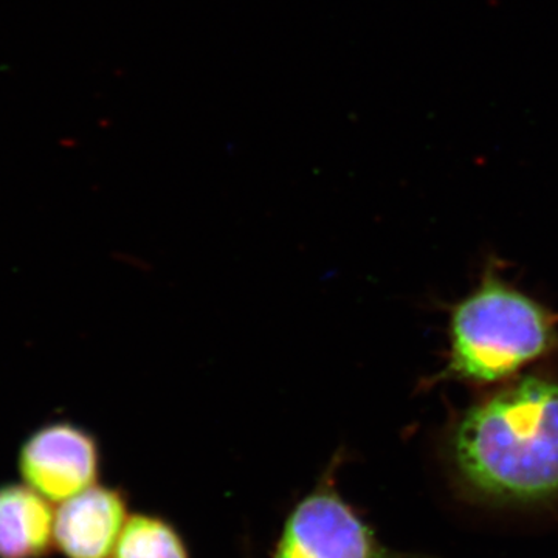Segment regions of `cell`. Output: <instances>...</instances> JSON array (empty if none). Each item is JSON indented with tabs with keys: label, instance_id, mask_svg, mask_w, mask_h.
Returning a JSON list of instances; mask_svg holds the SVG:
<instances>
[{
	"label": "cell",
	"instance_id": "cell-3",
	"mask_svg": "<svg viewBox=\"0 0 558 558\" xmlns=\"http://www.w3.org/2000/svg\"><path fill=\"white\" fill-rule=\"evenodd\" d=\"M330 462L310 494L290 509L271 558H411L380 542L359 510L341 497Z\"/></svg>",
	"mask_w": 558,
	"mask_h": 558
},
{
	"label": "cell",
	"instance_id": "cell-6",
	"mask_svg": "<svg viewBox=\"0 0 558 558\" xmlns=\"http://www.w3.org/2000/svg\"><path fill=\"white\" fill-rule=\"evenodd\" d=\"M27 484H0V558H47L54 549V512Z\"/></svg>",
	"mask_w": 558,
	"mask_h": 558
},
{
	"label": "cell",
	"instance_id": "cell-2",
	"mask_svg": "<svg viewBox=\"0 0 558 558\" xmlns=\"http://www.w3.org/2000/svg\"><path fill=\"white\" fill-rule=\"evenodd\" d=\"M556 319L542 304L488 274L450 318L449 373L494 384L548 354Z\"/></svg>",
	"mask_w": 558,
	"mask_h": 558
},
{
	"label": "cell",
	"instance_id": "cell-1",
	"mask_svg": "<svg viewBox=\"0 0 558 558\" xmlns=\"http://www.w3.org/2000/svg\"><path fill=\"white\" fill-rule=\"evenodd\" d=\"M454 483L473 501L538 508L558 499V381L524 377L465 411L450 432Z\"/></svg>",
	"mask_w": 558,
	"mask_h": 558
},
{
	"label": "cell",
	"instance_id": "cell-5",
	"mask_svg": "<svg viewBox=\"0 0 558 558\" xmlns=\"http://www.w3.org/2000/svg\"><path fill=\"white\" fill-rule=\"evenodd\" d=\"M128 519L126 494L95 484L54 512V549L64 558H112Z\"/></svg>",
	"mask_w": 558,
	"mask_h": 558
},
{
	"label": "cell",
	"instance_id": "cell-7",
	"mask_svg": "<svg viewBox=\"0 0 558 558\" xmlns=\"http://www.w3.org/2000/svg\"><path fill=\"white\" fill-rule=\"evenodd\" d=\"M112 558H190V553L170 521L138 512L124 524Z\"/></svg>",
	"mask_w": 558,
	"mask_h": 558
},
{
	"label": "cell",
	"instance_id": "cell-4",
	"mask_svg": "<svg viewBox=\"0 0 558 558\" xmlns=\"http://www.w3.org/2000/svg\"><path fill=\"white\" fill-rule=\"evenodd\" d=\"M17 470L33 490L49 501L62 502L98 484L100 444L73 422H50L22 442Z\"/></svg>",
	"mask_w": 558,
	"mask_h": 558
}]
</instances>
